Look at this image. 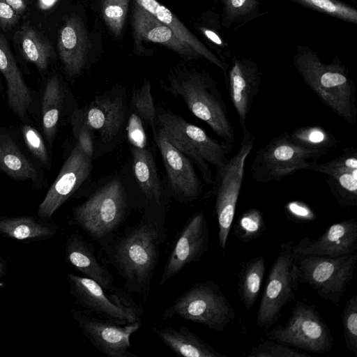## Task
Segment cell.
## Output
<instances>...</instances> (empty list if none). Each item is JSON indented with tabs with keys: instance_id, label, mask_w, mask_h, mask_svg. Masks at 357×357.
<instances>
[{
	"instance_id": "6da1fadb",
	"label": "cell",
	"mask_w": 357,
	"mask_h": 357,
	"mask_svg": "<svg viewBox=\"0 0 357 357\" xmlns=\"http://www.w3.org/2000/svg\"><path fill=\"white\" fill-rule=\"evenodd\" d=\"M167 236L165 225L143 215L137 224L102 247L107 261L123 278L124 289L144 302L149 296L160 247Z\"/></svg>"
},
{
	"instance_id": "7a4b0ae2",
	"label": "cell",
	"mask_w": 357,
	"mask_h": 357,
	"mask_svg": "<svg viewBox=\"0 0 357 357\" xmlns=\"http://www.w3.org/2000/svg\"><path fill=\"white\" fill-rule=\"evenodd\" d=\"M294 65L305 84L322 102L350 125L357 120L356 86L338 56L323 62L308 46L298 45Z\"/></svg>"
},
{
	"instance_id": "3957f363",
	"label": "cell",
	"mask_w": 357,
	"mask_h": 357,
	"mask_svg": "<svg viewBox=\"0 0 357 357\" xmlns=\"http://www.w3.org/2000/svg\"><path fill=\"white\" fill-rule=\"evenodd\" d=\"M162 87L181 98L189 110L204 121L230 151L235 143L234 128L217 82L206 71L179 68L171 72Z\"/></svg>"
},
{
	"instance_id": "277c9868",
	"label": "cell",
	"mask_w": 357,
	"mask_h": 357,
	"mask_svg": "<svg viewBox=\"0 0 357 357\" xmlns=\"http://www.w3.org/2000/svg\"><path fill=\"white\" fill-rule=\"evenodd\" d=\"M131 200L119 177L105 183L73 210L75 225L101 247L115 235L128 218Z\"/></svg>"
},
{
	"instance_id": "5b68a950",
	"label": "cell",
	"mask_w": 357,
	"mask_h": 357,
	"mask_svg": "<svg viewBox=\"0 0 357 357\" xmlns=\"http://www.w3.org/2000/svg\"><path fill=\"white\" fill-rule=\"evenodd\" d=\"M155 123L169 142L197 166L206 184H213L211 166L217 170L225 165L227 148L201 128L159 105L155 106Z\"/></svg>"
},
{
	"instance_id": "8992f818",
	"label": "cell",
	"mask_w": 357,
	"mask_h": 357,
	"mask_svg": "<svg viewBox=\"0 0 357 357\" xmlns=\"http://www.w3.org/2000/svg\"><path fill=\"white\" fill-rule=\"evenodd\" d=\"M174 316L223 332L236 311L218 284L207 280L192 285L162 313L165 320Z\"/></svg>"
},
{
	"instance_id": "52a82bcc",
	"label": "cell",
	"mask_w": 357,
	"mask_h": 357,
	"mask_svg": "<svg viewBox=\"0 0 357 357\" xmlns=\"http://www.w3.org/2000/svg\"><path fill=\"white\" fill-rule=\"evenodd\" d=\"M128 112L126 93L120 87H114L96 97L85 108L75 112L92 134L94 157L110 151L121 141Z\"/></svg>"
},
{
	"instance_id": "ba28073f",
	"label": "cell",
	"mask_w": 357,
	"mask_h": 357,
	"mask_svg": "<svg viewBox=\"0 0 357 357\" xmlns=\"http://www.w3.org/2000/svg\"><path fill=\"white\" fill-rule=\"evenodd\" d=\"M295 257L299 283L309 285L322 298L338 305L354 278L356 252L335 257Z\"/></svg>"
},
{
	"instance_id": "9c48e42d",
	"label": "cell",
	"mask_w": 357,
	"mask_h": 357,
	"mask_svg": "<svg viewBox=\"0 0 357 357\" xmlns=\"http://www.w3.org/2000/svg\"><path fill=\"white\" fill-rule=\"evenodd\" d=\"M324 154L297 144L291 139L289 132H284L257 151L250 167L251 177L261 183L278 181L304 170Z\"/></svg>"
},
{
	"instance_id": "30bf717a",
	"label": "cell",
	"mask_w": 357,
	"mask_h": 357,
	"mask_svg": "<svg viewBox=\"0 0 357 357\" xmlns=\"http://www.w3.org/2000/svg\"><path fill=\"white\" fill-rule=\"evenodd\" d=\"M255 137L248 129L243 131L241 145L236 154L219 169L213 181L215 211L218 225L220 246L225 249L235 214L244 176L246 158L254 145Z\"/></svg>"
},
{
	"instance_id": "8fae6325",
	"label": "cell",
	"mask_w": 357,
	"mask_h": 357,
	"mask_svg": "<svg viewBox=\"0 0 357 357\" xmlns=\"http://www.w3.org/2000/svg\"><path fill=\"white\" fill-rule=\"evenodd\" d=\"M266 335L307 352L324 354L333 347L330 328L319 312L314 306L301 301L296 302L284 324L271 328Z\"/></svg>"
},
{
	"instance_id": "7c38bea8",
	"label": "cell",
	"mask_w": 357,
	"mask_h": 357,
	"mask_svg": "<svg viewBox=\"0 0 357 357\" xmlns=\"http://www.w3.org/2000/svg\"><path fill=\"white\" fill-rule=\"evenodd\" d=\"M292 245L290 241L280 244L259 306L256 319L258 327L267 329L276 324L282 308L295 299L300 283Z\"/></svg>"
},
{
	"instance_id": "4fadbf2b",
	"label": "cell",
	"mask_w": 357,
	"mask_h": 357,
	"mask_svg": "<svg viewBox=\"0 0 357 357\" xmlns=\"http://www.w3.org/2000/svg\"><path fill=\"white\" fill-rule=\"evenodd\" d=\"M71 314L84 336L100 351L109 357H137L129 350L130 336L141 327V321L119 324L96 317L91 312L73 309Z\"/></svg>"
},
{
	"instance_id": "5bb4252c",
	"label": "cell",
	"mask_w": 357,
	"mask_h": 357,
	"mask_svg": "<svg viewBox=\"0 0 357 357\" xmlns=\"http://www.w3.org/2000/svg\"><path fill=\"white\" fill-rule=\"evenodd\" d=\"M208 243L207 221L204 213L197 211L177 236L164 266L159 285L163 286L187 265L199 261L206 252Z\"/></svg>"
},
{
	"instance_id": "9a60e30c",
	"label": "cell",
	"mask_w": 357,
	"mask_h": 357,
	"mask_svg": "<svg viewBox=\"0 0 357 357\" xmlns=\"http://www.w3.org/2000/svg\"><path fill=\"white\" fill-rule=\"evenodd\" d=\"M153 137L160 153L174 199L182 203L198 199L202 192V185L191 160L157 128L153 132Z\"/></svg>"
},
{
	"instance_id": "2e32d148",
	"label": "cell",
	"mask_w": 357,
	"mask_h": 357,
	"mask_svg": "<svg viewBox=\"0 0 357 357\" xmlns=\"http://www.w3.org/2000/svg\"><path fill=\"white\" fill-rule=\"evenodd\" d=\"M93 168L89 157L77 143L63 163L61 171L39 206L38 215L49 219L86 181Z\"/></svg>"
},
{
	"instance_id": "e0dca14e",
	"label": "cell",
	"mask_w": 357,
	"mask_h": 357,
	"mask_svg": "<svg viewBox=\"0 0 357 357\" xmlns=\"http://www.w3.org/2000/svg\"><path fill=\"white\" fill-rule=\"evenodd\" d=\"M134 176L144 198V216L165 225L167 202L155 158L147 147L131 146Z\"/></svg>"
},
{
	"instance_id": "ac0fdd59",
	"label": "cell",
	"mask_w": 357,
	"mask_h": 357,
	"mask_svg": "<svg viewBox=\"0 0 357 357\" xmlns=\"http://www.w3.org/2000/svg\"><path fill=\"white\" fill-rule=\"evenodd\" d=\"M260 84L261 73L255 61L251 58L231 56L225 85L243 131L248 129V116Z\"/></svg>"
},
{
	"instance_id": "d6986e66",
	"label": "cell",
	"mask_w": 357,
	"mask_h": 357,
	"mask_svg": "<svg viewBox=\"0 0 357 357\" xmlns=\"http://www.w3.org/2000/svg\"><path fill=\"white\" fill-rule=\"evenodd\" d=\"M356 249L357 222L351 218L333 224L316 239L305 236L292 245L296 257H335L354 252Z\"/></svg>"
},
{
	"instance_id": "ffe728a7",
	"label": "cell",
	"mask_w": 357,
	"mask_h": 357,
	"mask_svg": "<svg viewBox=\"0 0 357 357\" xmlns=\"http://www.w3.org/2000/svg\"><path fill=\"white\" fill-rule=\"evenodd\" d=\"M70 294L75 303L90 312L119 324L140 321L131 312L115 303L105 289L96 281L84 276L68 273Z\"/></svg>"
},
{
	"instance_id": "44dd1931",
	"label": "cell",
	"mask_w": 357,
	"mask_h": 357,
	"mask_svg": "<svg viewBox=\"0 0 357 357\" xmlns=\"http://www.w3.org/2000/svg\"><path fill=\"white\" fill-rule=\"evenodd\" d=\"M89 50V39L82 22L76 15L69 16L58 38L59 56L69 76L77 77L82 73Z\"/></svg>"
},
{
	"instance_id": "7402d4cb",
	"label": "cell",
	"mask_w": 357,
	"mask_h": 357,
	"mask_svg": "<svg viewBox=\"0 0 357 357\" xmlns=\"http://www.w3.org/2000/svg\"><path fill=\"white\" fill-rule=\"evenodd\" d=\"M132 25L137 39L165 46L185 61L202 58L190 45L180 40L169 26L138 3L134 6Z\"/></svg>"
},
{
	"instance_id": "603a6c76",
	"label": "cell",
	"mask_w": 357,
	"mask_h": 357,
	"mask_svg": "<svg viewBox=\"0 0 357 357\" xmlns=\"http://www.w3.org/2000/svg\"><path fill=\"white\" fill-rule=\"evenodd\" d=\"M66 259L84 277L90 278L105 290L112 291L114 278L109 270L98 261L93 245L80 234H72L66 243Z\"/></svg>"
},
{
	"instance_id": "cb8c5ba5",
	"label": "cell",
	"mask_w": 357,
	"mask_h": 357,
	"mask_svg": "<svg viewBox=\"0 0 357 357\" xmlns=\"http://www.w3.org/2000/svg\"><path fill=\"white\" fill-rule=\"evenodd\" d=\"M0 72L7 85V98L12 111L25 118L32 98L4 36L0 33Z\"/></svg>"
},
{
	"instance_id": "d4e9b609",
	"label": "cell",
	"mask_w": 357,
	"mask_h": 357,
	"mask_svg": "<svg viewBox=\"0 0 357 357\" xmlns=\"http://www.w3.org/2000/svg\"><path fill=\"white\" fill-rule=\"evenodd\" d=\"M135 1L159 21L169 26L180 40L190 45L202 58L206 59L220 68L224 75L225 83L227 84L229 63L222 61L206 47L172 11L156 0H135Z\"/></svg>"
},
{
	"instance_id": "484cf974",
	"label": "cell",
	"mask_w": 357,
	"mask_h": 357,
	"mask_svg": "<svg viewBox=\"0 0 357 357\" xmlns=\"http://www.w3.org/2000/svg\"><path fill=\"white\" fill-rule=\"evenodd\" d=\"M152 331L175 354L185 357H225L185 326L153 327Z\"/></svg>"
},
{
	"instance_id": "4316f807",
	"label": "cell",
	"mask_w": 357,
	"mask_h": 357,
	"mask_svg": "<svg viewBox=\"0 0 357 357\" xmlns=\"http://www.w3.org/2000/svg\"><path fill=\"white\" fill-rule=\"evenodd\" d=\"M22 55L39 70H46L54 56L51 43L29 22L24 23L14 34Z\"/></svg>"
},
{
	"instance_id": "83f0119b",
	"label": "cell",
	"mask_w": 357,
	"mask_h": 357,
	"mask_svg": "<svg viewBox=\"0 0 357 357\" xmlns=\"http://www.w3.org/2000/svg\"><path fill=\"white\" fill-rule=\"evenodd\" d=\"M0 169L15 179L34 181L38 176L36 168L8 134L0 133Z\"/></svg>"
},
{
	"instance_id": "f1b7e54d",
	"label": "cell",
	"mask_w": 357,
	"mask_h": 357,
	"mask_svg": "<svg viewBox=\"0 0 357 357\" xmlns=\"http://www.w3.org/2000/svg\"><path fill=\"white\" fill-rule=\"evenodd\" d=\"M63 89L57 75L47 81L42 98V123L45 138L51 144L57 129L63 101Z\"/></svg>"
},
{
	"instance_id": "f546056e",
	"label": "cell",
	"mask_w": 357,
	"mask_h": 357,
	"mask_svg": "<svg viewBox=\"0 0 357 357\" xmlns=\"http://www.w3.org/2000/svg\"><path fill=\"white\" fill-rule=\"evenodd\" d=\"M265 273V258H252L241 268L238 274V294L245 310L251 309L258 297Z\"/></svg>"
},
{
	"instance_id": "4dcf8cb0",
	"label": "cell",
	"mask_w": 357,
	"mask_h": 357,
	"mask_svg": "<svg viewBox=\"0 0 357 357\" xmlns=\"http://www.w3.org/2000/svg\"><path fill=\"white\" fill-rule=\"evenodd\" d=\"M222 27L236 30L262 15L259 0H220Z\"/></svg>"
},
{
	"instance_id": "1f68e13d",
	"label": "cell",
	"mask_w": 357,
	"mask_h": 357,
	"mask_svg": "<svg viewBox=\"0 0 357 357\" xmlns=\"http://www.w3.org/2000/svg\"><path fill=\"white\" fill-rule=\"evenodd\" d=\"M56 228L45 225L30 217L0 219V233L16 240H29L49 237Z\"/></svg>"
},
{
	"instance_id": "d6a6232c",
	"label": "cell",
	"mask_w": 357,
	"mask_h": 357,
	"mask_svg": "<svg viewBox=\"0 0 357 357\" xmlns=\"http://www.w3.org/2000/svg\"><path fill=\"white\" fill-rule=\"evenodd\" d=\"M326 183L341 207L357 205V170H343L326 175Z\"/></svg>"
},
{
	"instance_id": "836d02e7",
	"label": "cell",
	"mask_w": 357,
	"mask_h": 357,
	"mask_svg": "<svg viewBox=\"0 0 357 357\" xmlns=\"http://www.w3.org/2000/svg\"><path fill=\"white\" fill-rule=\"evenodd\" d=\"M289 135L297 144L325 154L339 142L331 132L318 126L298 127L289 132Z\"/></svg>"
},
{
	"instance_id": "e575fe53",
	"label": "cell",
	"mask_w": 357,
	"mask_h": 357,
	"mask_svg": "<svg viewBox=\"0 0 357 357\" xmlns=\"http://www.w3.org/2000/svg\"><path fill=\"white\" fill-rule=\"evenodd\" d=\"M151 89L150 82L145 79L139 89L133 90L128 109L136 113L153 132L156 129L155 106Z\"/></svg>"
},
{
	"instance_id": "d590c367",
	"label": "cell",
	"mask_w": 357,
	"mask_h": 357,
	"mask_svg": "<svg viewBox=\"0 0 357 357\" xmlns=\"http://www.w3.org/2000/svg\"><path fill=\"white\" fill-rule=\"evenodd\" d=\"M289 1L351 24L357 23L356 9L338 0Z\"/></svg>"
},
{
	"instance_id": "8d00e7d4",
	"label": "cell",
	"mask_w": 357,
	"mask_h": 357,
	"mask_svg": "<svg viewBox=\"0 0 357 357\" xmlns=\"http://www.w3.org/2000/svg\"><path fill=\"white\" fill-rule=\"evenodd\" d=\"M266 230L263 213L258 208L245 211L237 219L234 235L243 242H249L259 237Z\"/></svg>"
},
{
	"instance_id": "74e56055",
	"label": "cell",
	"mask_w": 357,
	"mask_h": 357,
	"mask_svg": "<svg viewBox=\"0 0 357 357\" xmlns=\"http://www.w3.org/2000/svg\"><path fill=\"white\" fill-rule=\"evenodd\" d=\"M304 170H310L326 175L342 170H357V150L354 147L344 149L341 155L332 160L317 163L312 162Z\"/></svg>"
},
{
	"instance_id": "f35d334b",
	"label": "cell",
	"mask_w": 357,
	"mask_h": 357,
	"mask_svg": "<svg viewBox=\"0 0 357 357\" xmlns=\"http://www.w3.org/2000/svg\"><path fill=\"white\" fill-rule=\"evenodd\" d=\"M342 321L346 347L357 357V295L351 297L344 305Z\"/></svg>"
},
{
	"instance_id": "ab89813d",
	"label": "cell",
	"mask_w": 357,
	"mask_h": 357,
	"mask_svg": "<svg viewBox=\"0 0 357 357\" xmlns=\"http://www.w3.org/2000/svg\"><path fill=\"white\" fill-rule=\"evenodd\" d=\"M209 24L199 27L201 33L211 43L217 56L223 61L225 58L230 56L229 44L225 40L222 34V24L220 15L211 13L208 17Z\"/></svg>"
},
{
	"instance_id": "60d3db41",
	"label": "cell",
	"mask_w": 357,
	"mask_h": 357,
	"mask_svg": "<svg viewBox=\"0 0 357 357\" xmlns=\"http://www.w3.org/2000/svg\"><path fill=\"white\" fill-rule=\"evenodd\" d=\"M248 357H310L305 352H300L289 346L268 339L255 345L247 354Z\"/></svg>"
},
{
	"instance_id": "b9f144b4",
	"label": "cell",
	"mask_w": 357,
	"mask_h": 357,
	"mask_svg": "<svg viewBox=\"0 0 357 357\" xmlns=\"http://www.w3.org/2000/svg\"><path fill=\"white\" fill-rule=\"evenodd\" d=\"M129 0H104L102 15L108 27L115 36H119L123 27Z\"/></svg>"
},
{
	"instance_id": "7bdbcfd3",
	"label": "cell",
	"mask_w": 357,
	"mask_h": 357,
	"mask_svg": "<svg viewBox=\"0 0 357 357\" xmlns=\"http://www.w3.org/2000/svg\"><path fill=\"white\" fill-rule=\"evenodd\" d=\"M23 138L27 147L34 156L41 162L47 164L49 155L43 139L40 133L30 126L22 128Z\"/></svg>"
},
{
	"instance_id": "ee69618b",
	"label": "cell",
	"mask_w": 357,
	"mask_h": 357,
	"mask_svg": "<svg viewBox=\"0 0 357 357\" xmlns=\"http://www.w3.org/2000/svg\"><path fill=\"white\" fill-rule=\"evenodd\" d=\"M144 125L141 118L136 113L128 109L126 130L131 146L146 147L147 137L144 127Z\"/></svg>"
},
{
	"instance_id": "f6af8a7d",
	"label": "cell",
	"mask_w": 357,
	"mask_h": 357,
	"mask_svg": "<svg viewBox=\"0 0 357 357\" xmlns=\"http://www.w3.org/2000/svg\"><path fill=\"white\" fill-rule=\"evenodd\" d=\"M72 123L77 143L84 152L93 159L94 158V142L91 132L75 114H73Z\"/></svg>"
},
{
	"instance_id": "bcb514c9",
	"label": "cell",
	"mask_w": 357,
	"mask_h": 357,
	"mask_svg": "<svg viewBox=\"0 0 357 357\" xmlns=\"http://www.w3.org/2000/svg\"><path fill=\"white\" fill-rule=\"evenodd\" d=\"M285 211L295 222H305L314 220L316 215L311 208L302 202L293 201L285 206Z\"/></svg>"
},
{
	"instance_id": "7dc6e473",
	"label": "cell",
	"mask_w": 357,
	"mask_h": 357,
	"mask_svg": "<svg viewBox=\"0 0 357 357\" xmlns=\"http://www.w3.org/2000/svg\"><path fill=\"white\" fill-rule=\"evenodd\" d=\"M19 15L6 2V0H0V27L4 31H8L19 20Z\"/></svg>"
},
{
	"instance_id": "c3c4849f",
	"label": "cell",
	"mask_w": 357,
	"mask_h": 357,
	"mask_svg": "<svg viewBox=\"0 0 357 357\" xmlns=\"http://www.w3.org/2000/svg\"><path fill=\"white\" fill-rule=\"evenodd\" d=\"M6 2L13 8V10L22 16L26 10V3L25 0H6Z\"/></svg>"
},
{
	"instance_id": "681fc988",
	"label": "cell",
	"mask_w": 357,
	"mask_h": 357,
	"mask_svg": "<svg viewBox=\"0 0 357 357\" xmlns=\"http://www.w3.org/2000/svg\"><path fill=\"white\" fill-rule=\"evenodd\" d=\"M58 0H38V5L43 10L49 9L52 7Z\"/></svg>"
},
{
	"instance_id": "f907efd6",
	"label": "cell",
	"mask_w": 357,
	"mask_h": 357,
	"mask_svg": "<svg viewBox=\"0 0 357 357\" xmlns=\"http://www.w3.org/2000/svg\"><path fill=\"white\" fill-rule=\"evenodd\" d=\"M5 272V264L3 261L0 259V279L3 275Z\"/></svg>"
}]
</instances>
